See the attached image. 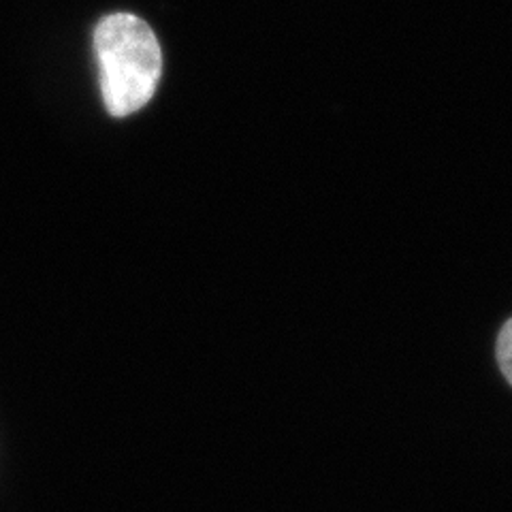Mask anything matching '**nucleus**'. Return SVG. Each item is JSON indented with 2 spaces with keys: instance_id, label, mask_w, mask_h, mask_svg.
I'll return each mask as SVG.
<instances>
[{
  "instance_id": "obj_1",
  "label": "nucleus",
  "mask_w": 512,
  "mask_h": 512,
  "mask_svg": "<svg viewBox=\"0 0 512 512\" xmlns=\"http://www.w3.org/2000/svg\"><path fill=\"white\" fill-rule=\"evenodd\" d=\"M101 92L111 116H131L156 92L163 54L152 28L137 15L114 13L94 30Z\"/></svg>"
},
{
  "instance_id": "obj_2",
  "label": "nucleus",
  "mask_w": 512,
  "mask_h": 512,
  "mask_svg": "<svg viewBox=\"0 0 512 512\" xmlns=\"http://www.w3.org/2000/svg\"><path fill=\"white\" fill-rule=\"evenodd\" d=\"M498 361L506 380L512 384V318L502 327L498 338Z\"/></svg>"
}]
</instances>
